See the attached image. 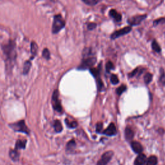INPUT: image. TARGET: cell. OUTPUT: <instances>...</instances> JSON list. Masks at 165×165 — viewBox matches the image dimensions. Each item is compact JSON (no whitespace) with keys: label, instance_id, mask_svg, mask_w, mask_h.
Masks as SVG:
<instances>
[{"label":"cell","instance_id":"d6986e66","mask_svg":"<svg viewBox=\"0 0 165 165\" xmlns=\"http://www.w3.org/2000/svg\"><path fill=\"white\" fill-rule=\"evenodd\" d=\"M31 67V63L30 61H27L25 63L24 67H23V74H27L30 70V68Z\"/></svg>","mask_w":165,"mask_h":165},{"label":"cell","instance_id":"4316f807","mask_svg":"<svg viewBox=\"0 0 165 165\" xmlns=\"http://www.w3.org/2000/svg\"><path fill=\"white\" fill-rule=\"evenodd\" d=\"M111 81L113 85H117L118 83H119V80L116 75L112 74L111 75Z\"/></svg>","mask_w":165,"mask_h":165},{"label":"cell","instance_id":"7a4b0ae2","mask_svg":"<svg viewBox=\"0 0 165 165\" xmlns=\"http://www.w3.org/2000/svg\"><path fill=\"white\" fill-rule=\"evenodd\" d=\"M65 25V22L60 14L56 15L54 18L52 25V32L54 34L58 33L62 29H63Z\"/></svg>","mask_w":165,"mask_h":165},{"label":"cell","instance_id":"7402d4cb","mask_svg":"<svg viewBox=\"0 0 165 165\" xmlns=\"http://www.w3.org/2000/svg\"><path fill=\"white\" fill-rule=\"evenodd\" d=\"M65 123H66V125H67V127L68 128H76L78 127V123L76 121H69L67 119H65Z\"/></svg>","mask_w":165,"mask_h":165},{"label":"cell","instance_id":"3957f363","mask_svg":"<svg viewBox=\"0 0 165 165\" xmlns=\"http://www.w3.org/2000/svg\"><path fill=\"white\" fill-rule=\"evenodd\" d=\"M9 126L12 130H14L16 132L25 133L27 135H29L30 134V130L29 128L26 127L25 121L23 120L19 121L16 123L10 124Z\"/></svg>","mask_w":165,"mask_h":165},{"label":"cell","instance_id":"277c9868","mask_svg":"<svg viewBox=\"0 0 165 165\" xmlns=\"http://www.w3.org/2000/svg\"><path fill=\"white\" fill-rule=\"evenodd\" d=\"M52 104L55 111L58 112H62V110H63V108H62L60 100L59 99V92L58 90L54 91L53 93L52 97Z\"/></svg>","mask_w":165,"mask_h":165},{"label":"cell","instance_id":"ffe728a7","mask_svg":"<svg viewBox=\"0 0 165 165\" xmlns=\"http://www.w3.org/2000/svg\"><path fill=\"white\" fill-rule=\"evenodd\" d=\"M75 142L74 140H71L69 142H68L66 144V150L67 151H72V150H74L75 147Z\"/></svg>","mask_w":165,"mask_h":165},{"label":"cell","instance_id":"5b68a950","mask_svg":"<svg viewBox=\"0 0 165 165\" xmlns=\"http://www.w3.org/2000/svg\"><path fill=\"white\" fill-rule=\"evenodd\" d=\"M97 61V59L95 57H89L82 60L81 64L79 66V69L80 70H85L87 68L92 67L95 65V63Z\"/></svg>","mask_w":165,"mask_h":165},{"label":"cell","instance_id":"52a82bcc","mask_svg":"<svg viewBox=\"0 0 165 165\" xmlns=\"http://www.w3.org/2000/svg\"><path fill=\"white\" fill-rule=\"evenodd\" d=\"M132 30V27L130 26H125L124 28L119 29L117 31H115L113 34H112V35L111 36V38L112 39H115L116 38H118L120 36L125 35V34L129 33L130 31Z\"/></svg>","mask_w":165,"mask_h":165},{"label":"cell","instance_id":"ac0fdd59","mask_svg":"<svg viewBox=\"0 0 165 165\" xmlns=\"http://www.w3.org/2000/svg\"><path fill=\"white\" fill-rule=\"evenodd\" d=\"M157 159L154 155L150 156L147 159L145 165H157Z\"/></svg>","mask_w":165,"mask_h":165},{"label":"cell","instance_id":"9a60e30c","mask_svg":"<svg viewBox=\"0 0 165 165\" xmlns=\"http://www.w3.org/2000/svg\"><path fill=\"white\" fill-rule=\"evenodd\" d=\"M9 156L12 160L14 161H17L19 158V153L18 152V150H10L9 152Z\"/></svg>","mask_w":165,"mask_h":165},{"label":"cell","instance_id":"2e32d148","mask_svg":"<svg viewBox=\"0 0 165 165\" xmlns=\"http://www.w3.org/2000/svg\"><path fill=\"white\" fill-rule=\"evenodd\" d=\"M31 47H30V51H31V54L32 55V58L36 56L38 52V45L34 42V41H32L30 45Z\"/></svg>","mask_w":165,"mask_h":165},{"label":"cell","instance_id":"9c48e42d","mask_svg":"<svg viewBox=\"0 0 165 165\" xmlns=\"http://www.w3.org/2000/svg\"><path fill=\"white\" fill-rule=\"evenodd\" d=\"M116 133H117V130H116L115 125L113 123L110 124L108 128L103 132V134L106 135H108V136L114 135L116 134Z\"/></svg>","mask_w":165,"mask_h":165},{"label":"cell","instance_id":"f546056e","mask_svg":"<svg viewBox=\"0 0 165 165\" xmlns=\"http://www.w3.org/2000/svg\"><path fill=\"white\" fill-rule=\"evenodd\" d=\"M97 85L99 91H101L102 88L104 87V84H103L102 80L99 78H97Z\"/></svg>","mask_w":165,"mask_h":165},{"label":"cell","instance_id":"484cf974","mask_svg":"<svg viewBox=\"0 0 165 165\" xmlns=\"http://www.w3.org/2000/svg\"><path fill=\"white\" fill-rule=\"evenodd\" d=\"M126 90H127V87L125 85H122L119 88H118V89H117L116 93H117V94L121 95L123 92H125Z\"/></svg>","mask_w":165,"mask_h":165},{"label":"cell","instance_id":"8fae6325","mask_svg":"<svg viewBox=\"0 0 165 165\" xmlns=\"http://www.w3.org/2000/svg\"><path fill=\"white\" fill-rule=\"evenodd\" d=\"M147 161V157L143 154H140L134 161V165H144Z\"/></svg>","mask_w":165,"mask_h":165},{"label":"cell","instance_id":"83f0119b","mask_svg":"<svg viewBox=\"0 0 165 165\" xmlns=\"http://www.w3.org/2000/svg\"><path fill=\"white\" fill-rule=\"evenodd\" d=\"M113 69H114V65L112 63V62L108 61L106 65V70L107 72H109L111 70H113Z\"/></svg>","mask_w":165,"mask_h":165},{"label":"cell","instance_id":"f1b7e54d","mask_svg":"<svg viewBox=\"0 0 165 165\" xmlns=\"http://www.w3.org/2000/svg\"><path fill=\"white\" fill-rule=\"evenodd\" d=\"M43 56L44 58H45L46 59H50V52L48 49H45L43 51Z\"/></svg>","mask_w":165,"mask_h":165},{"label":"cell","instance_id":"603a6c76","mask_svg":"<svg viewBox=\"0 0 165 165\" xmlns=\"http://www.w3.org/2000/svg\"><path fill=\"white\" fill-rule=\"evenodd\" d=\"M90 72L92 74L94 77L95 78H98L99 75V68H91L90 69Z\"/></svg>","mask_w":165,"mask_h":165},{"label":"cell","instance_id":"4dcf8cb0","mask_svg":"<svg viewBox=\"0 0 165 165\" xmlns=\"http://www.w3.org/2000/svg\"><path fill=\"white\" fill-rule=\"evenodd\" d=\"M103 127V125L102 123H98L97 125H96V132L98 133H100L102 131V129Z\"/></svg>","mask_w":165,"mask_h":165},{"label":"cell","instance_id":"8992f818","mask_svg":"<svg viewBox=\"0 0 165 165\" xmlns=\"http://www.w3.org/2000/svg\"><path fill=\"white\" fill-rule=\"evenodd\" d=\"M114 155L112 151H107L101 156V159L98 161L97 165H107V164L112 159Z\"/></svg>","mask_w":165,"mask_h":165},{"label":"cell","instance_id":"ba28073f","mask_svg":"<svg viewBox=\"0 0 165 165\" xmlns=\"http://www.w3.org/2000/svg\"><path fill=\"white\" fill-rule=\"evenodd\" d=\"M147 16L146 14L135 16L129 18L128 20V23L132 26L139 25L144 19L147 18Z\"/></svg>","mask_w":165,"mask_h":165},{"label":"cell","instance_id":"e0dca14e","mask_svg":"<svg viewBox=\"0 0 165 165\" xmlns=\"http://www.w3.org/2000/svg\"><path fill=\"white\" fill-rule=\"evenodd\" d=\"M54 127L55 129V131L58 133L61 132L62 130H63V127H62L61 123L59 120H56L54 121Z\"/></svg>","mask_w":165,"mask_h":165},{"label":"cell","instance_id":"d6a6232c","mask_svg":"<svg viewBox=\"0 0 165 165\" xmlns=\"http://www.w3.org/2000/svg\"><path fill=\"white\" fill-rule=\"evenodd\" d=\"M87 28L89 30H92L96 28V24L94 23H91L90 24H88Z\"/></svg>","mask_w":165,"mask_h":165},{"label":"cell","instance_id":"7c38bea8","mask_svg":"<svg viewBox=\"0 0 165 165\" xmlns=\"http://www.w3.org/2000/svg\"><path fill=\"white\" fill-rule=\"evenodd\" d=\"M125 136L126 140H127L128 141H132L134 138V131L130 128L127 127L125 128Z\"/></svg>","mask_w":165,"mask_h":165},{"label":"cell","instance_id":"d4e9b609","mask_svg":"<svg viewBox=\"0 0 165 165\" xmlns=\"http://www.w3.org/2000/svg\"><path fill=\"white\" fill-rule=\"evenodd\" d=\"M99 2H100L99 0H82V2H84L88 5H91V6L98 4V3H99Z\"/></svg>","mask_w":165,"mask_h":165},{"label":"cell","instance_id":"836d02e7","mask_svg":"<svg viewBox=\"0 0 165 165\" xmlns=\"http://www.w3.org/2000/svg\"><path fill=\"white\" fill-rule=\"evenodd\" d=\"M91 49H85L84 51H83V56L85 57L88 56V55L91 54Z\"/></svg>","mask_w":165,"mask_h":165},{"label":"cell","instance_id":"44dd1931","mask_svg":"<svg viewBox=\"0 0 165 165\" xmlns=\"http://www.w3.org/2000/svg\"><path fill=\"white\" fill-rule=\"evenodd\" d=\"M152 49L156 52H160L161 50L159 45L157 43V42L155 40L153 41V42L152 43Z\"/></svg>","mask_w":165,"mask_h":165},{"label":"cell","instance_id":"cb8c5ba5","mask_svg":"<svg viewBox=\"0 0 165 165\" xmlns=\"http://www.w3.org/2000/svg\"><path fill=\"white\" fill-rule=\"evenodd\" d=\"M152 80V75L150 73H147L144 77V82H145L147 85H148L150 83Z\"/></svg>","mask_w":165,"mask_h":165},{"label":"cell","instance_id":"1f68e13d","mask_svg":"<svg viewBox=\"0 0 165 165\" xmlns=\"http://www.w3.org/2000/svg\"><path fill=\"white\" fill-rule=\"evenodd\" d=\"M138 71H139V68H135V69L134 70H133L131 73H130L129 75H128V76L129 78H132L134 76H135V75L138 73Z\"/></svg>","mask_w":165,"mask_h":165},{"label":"cell","instance_id":"e575fe53","mask_svg":"<svg viewBox=\"0 0 165 165\" xmlns=\"http://www.w3.org/2000/svg\"><path fill=\"white\" fill-rule=\"evenodd\" d=\"M165 22V19H157L155 20L154 23V25L155 26L156 25L159 24L160 22Z\"/></svg>","mask_w":165,"mask_h":165},{"label":"cell","instance_id":"6da1fadb","mask_svg":"<svg viewBox=\"0 0 165 165\" xmlns=\"http://www.w3.org/2000/svg\"><path fill=\"white\" fill-rule=\"evenodd\" d=\"M2 49L3 53L5 55L6 61L10 65L12 63L16 58V44L13 41H9L7 43H5L3 45Z\"/></svg>","mask_w":165,"mask_h":165},{"label":"cell","instance_id":"4fadbf2b","mask_svg":"<svg viewBox=\"0 0 165 165\" xmlns=\"http://www.w3.org/2000/svg\"><path fill=\"white\" fill-rule=\"evenodd\" d=\"M109 15L112 18H114L116 22H120V21L122 19V16L119 13L116 11L115 9H112L110 10L109 12Z\"/></svg>","mask_w":165,"mask_h":165},{"label":"cell","instance_id":"5bb4252c","mask_svg":"<svg viewBox=\"0 0 165 165\" xmlns=\"http://www.w3.org/2000/svg\"><path fill=\"white\" fill-rule=\"evenodd\" d=\"M26 140L18 139L16 141L14 150H20V149H25L26 147Z\"/></svg>","mask_w":165,"mask_h":165},{"label":"cell","instance_id":"30bf717a","mask_svg":"<svg viewBox=\"0 0 165 165\" xmlns=\"http://www.w3.org/2000/svg\"><path fill=\"white\" fill-rule=\"evenodd\" d=\"M131 147H132V150H134V152L136 154H140L143 150L142 145L141 144V143H139V142H137V141L132 142Z\"/></svg>","mask_w":165,"mask_h":165}]
</instances>
